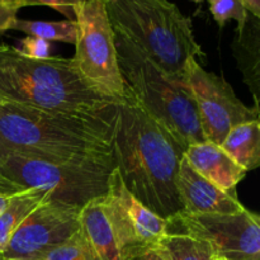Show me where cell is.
Instances as JSON below:
<instances>
[{
    "label": "cell",
    "mask_w": 260,
    "mask_h": 260,
    "mask_svg": "<svg viewBox=\"0 0 260 260\" xmlns=\"http://www.w3.org/2000/svg\"><path fill=\"white\" fill-rule=\"evenodd\" d=\"M118 104L95 112H53L0 101V154L114 165Z\"/></svg>",
    "instance_id": "1"
},
{
    "label": "cell",
    "mask_w": 260,
    "mask_h": 260,
    "mask_svg": "<svg viewBox=\"0 0 260 260\" xmlns=\"http://www.w3.org/2000/svg\"><path fill=\"white\" fill-rule=\"evenodd\" d=\"M184 149L124 86L118 103L114 167L126 189L165 221L182 213L177 175Z\"/></svg>",
    "instance_id": "2"
},
{
    "label": "cell",
    "mask_w": 260,
    "mask_h": 260,
    "mask_svg": "<svg viewBox=\"0 0 260 260\" xmlns=\"http://www.w3.org/2000/svg\"><path fill=\"white\" fill-rule=\"evenodd\" d=\"M0 101L53 112H95L118 104L79 74L73 58H32L0 45Z\"/></svg>",
    "instance_id": "3"
},
{
    "label": "cell",
    "mask_w": 260,
    "mask_h": 260,
    "mask_svg": "<svg viewBox=\"0 0 260 260\" xmlns=\"http://www.w3.org/2000/svg\"><path fill=\"white\" fill-rule=\"evenodd\" d=\"M107 15L117 30L165 73L184 81L190 60L203 57L192 20L168 0H106Z\"/></svg>",
    "instance_id": "4"
},
{
    "label": "cell",
    "mask_w": 260,
    "mask_h": 260,
    "mask_svg": "<svg viewBox=\"0 0 260 260\" xmlns=\"http://www.w3.org/2000/svg\"><path fill=\"white\" fill-rule=\"evenodd\" d=\"M113 33L124 86L145 111L184 150L205 142L197 107L184 81L165 73L123 35L117 30Z\"/></svg>",
    "instance_id": "5"
},
{
    "label": "cell",
    "mask_w": 260,
    "mask_h": 260,
    "mask_svg": "<svg viewBox=\"0 0 260 260\" xmlns=\"http://www.w3.org/2000/svg\"><path fill=\"white\" fill-rule=\"evenodd\" d=\"M114 165L76 164L32 155L0 154V173L23 189L45 193L50 202L83 207L108 192Z\"/></svg>",
    "instance_id": "6"
},
{
    "label": "cell",
    "mask_w": 260,
    "mask_h": 260,
    "mask_svg": "<svg viewBox=\"0 0 260 260\" xmlns=\"http://www.w3.org/2000/svg\"><path fill=\"white\" fill-rule=\"evenodd\" d=\"M74 10L78 30L73 61L79 74L99 93L121 102L124 83L104 2L81 0Z\"/></svg>",
    "instance_id": "7"
},
{
    "label": "cell",
    "mask_w": 260,
    "mask_h": 260,
    "mask_svg": "<svg viewBox=\"0 0 260 260\" xmlns=\"http://www.w3.org/2000/svg\"><path fill=\"white\" fill-rule=\"evenodd\" d=\"M184 83L194 99L206 141L221 146L231 128L259 119L258 107L244 104L222 76L205 70L198 60L189 61Z\"/></svg>",
    "instance_id": "8"
},
{
    "label": "cell",
    "mask_w": 260,
    "mask_h": 260,
    "mask_svg": "<svg viewBox=\"0 0 260 260\" xmlns=\"http://www.w3.org/2000/svg\"><path fill=\"white\" fill-rule=\"evenodd\" d=\"M167 233H183L205 240L215 256L226 260H260V217L244 210L240 213L190 215L182 212L167 221Z\"/></svg>",
    "instance_id": "9"
},
{
    "label": "cell",
    "mask_w": 260,
    "mask_h": 260,
    "mask_svg": "<svg viewBox=\"0 0 260 260\" xmlns=\"http://www.w3.org/2000/svg\"><path fill=\"white\" fill-rule=\"evenodd\" d=\"M103 206L122 260H129L152 250L167 234V221L145 207L126 189L116 168L111 173Z\"/></svg>",
    "instance_id": "10"
},
{
    "label": "cell",
    "mask_w": 260,
    "mask_h": 260,
    "mask_svg": "<svg viewBox=\"0 0 260 260\" xmlns=\"http://www.w3.org/2000/svg\"><path fill=\"white\" fill-rule=\"evenodd\" d=\"M80 210L76 206L46 201L15 230L0 256L3 260L40 259L75 236Z\"/></svg>",
    "instance_id": "11"
},
{
    "label": "cell",
    "mask_w": 260,
    "mask_h": 260,
    "mask_svg": "<svg viewBox=\"0 0 260 260\" xmlns=\"http://www.w3.org/2000/svg\"><path fill=\"white\" fill-rule=\"evenodd\" d=\"M177 190L184 210L183 212L190 215H233L245 210L238 196L225 192L198 174L184 156L178 170Z\"/></svg>",
    "instance_id": "12"
},
{
    "label": "cell",
    "mask_w": 260,
    "mask_h": 260,
    "mask_svg": "<svg viewBox=\"0 0 260 260\" xmlns=\"http://www.w3.org/2000/svg\"><path fill=\"white\" fill-rule=\"evenodd\" d=\"M76 239L88 260H122L113 229L103 206V197L91 200L79 213Z\"/></svg>",
    "instance_id": "13"
},
{
    "label": "cell",
    "mask_w": 260,
    "mask_h": 260,
    "mask_svg": "<svg viewBox=\"0 0 260 260\" xmlns=\"http://www.w3.org/2000/svg\"><path fill=\"white\" fill-rule=\"evenodd\" d=\"M184 157L198 174L230 194H236V187L248 173L220 145L211 141L189 145L184 150Z\"/></svg>",
    "instance_id": "14"
},
{
    "label": "cell",
    "mask_w": 260,
    "mask_h": 260,
    "mask_svg": "<svg viewBox=\"0 0 260 260\" xmlns=\"http://www.w3.org/2000/svg\"><path fill=\"white\" fill-rule=\"evenodd\" d=\"M233 53L245 84L254 96V106L259 108L260 93V23L259 18L249 14L245 25L236 29Z\"/></svg>",
    "instance_id": "15"
},
{
    "label": "cell",
    "mask_w": 260,
    "mask_h": 260,
    "mask_svg": "<svg viewBox=\"0 0 260 260\" xmlns=\"http://www.w3.org/2000/svg\"><path fill=\"white\" fill-rule=\"evenodd\" d=\"M223 151L246 172L260 165V122H245L229 131L221 144Z\"/></svg>",
    "instance_id": "16"
},
{
    "label": "cell",
    "mask_w": 260,
    "mask_h": 260,
    "mask_svg": "<svg viewBox=\"0 0 260 260\" xmlns=\"http://www.w3.org/2000/svg\"><path fill=\"white\" fill-rule=\"evenodd\" d=\"M46 201H48L47 196L36 189H24L10 200L0 215V255L23 221Z\"/></svg>",
    "instance_id": "17"
},
{
    "label": "cell",
    "mask_w": 260,
    "mask_h": 260,
    "mask_svg": "<svg viewBox=\"0 0 260 260\" xmlns=\"http://www.w3.org/2000/svg\"><path fill=\"white\" fill-rule=\"evenodd\" d=\"M164 260H213L215 253L205 240L183 233H167L155 246Z\"/></svg>",
    "instance_id": "18"
},
{
    "label": "cell",
    "mask_w": 260,
    "mask_h": 260,
    "mask_svg": "<svg viewBox=\"0 0 260 260\" xmlns=\"http://www.w3.org/2000/svg\"><path fill=\"white\" fill-rule=\"evenodd\" d=\"M12 29L19 30L27 36L41 38L45 41H58L74 45L76 40L75 20H60V22H43V20H27L17 18Z\"/></svg>",
    "instance_id": "19"
},
{
    "label": "cell",
    "mask_w": 260,
    "mask_h": 260,
    "mask_svg": "<svg viewBox=\"0 0 260 260\" xmlns=\"http://www.w3.org/2000/svg\"><path fill=\"white\" fill-rule=\"evenodd\" d=\"M208 2H210V10L213 15V19L217 22L220 28H222L230 19L238 22L236 29H241L245 25L250 13L246 10L241 0H208Z\"/></svg>",
    "instance_id": "20"
},
{
    "label": "cell",
    "mask_w": 260,
    "mask_h": 260,
    "mask_svg": "<svg viewBox=\"0 0 260 260\" xmlns=\"http://www.w3.org/2000/svg\"><path fill=\"white\" fill-rule=\"evenodd\" d=\"M37 260H88V258L79 245L75 234L73 239L66 241L62 245L52 249Z\"/></svg>",
    "instance_id": "21"
},
{
    "label": "cell",
    "mask_w": 260,
    "mask_h": 260,
    "mask_svg": "<svg viewBox=\"0 0 260 260\" xmlns=\"http://www.w3.org/2000/svg\"><path fill=\"white\" fill-rule=\"evenodd\" d=\"M35 5L30 0H0V33L12 29L20 8Z\"/></svg>",
    "instance_id": "22"
},
{
    "label": "cell",
    "mask_w": 260,
    "mask_h": 260,
    "mask_svg": "<svg viewBox=\"0 0 260 260\" xmlns=\"http://www.w3.org/2000/svg\"><path fill=\"white\" fill-rule=\"evenodd\" d=\"M18 50L28 57L47 58L51 56V43L41 38L27 36L20 40V47Z\"/></svg>",
    "instance_id": "23"
},
{
    "label": "cell",
    "mask_w": 260,
    "mask_h": 260,
    "mask_svg": "<svg viewBox=\"0 0 260 260\" xmlns=\"http://www.w3.org/2000/svg\"><path fill=\"white\" fill-rule=\"evenodd\" d=\"M30 2L35 5H47L65 15L66 19L75 20V10L74 9L79 3L76 0H30Z\"/></svg>",
    "instance_id": "24"
},
{
    "label": "cell",
    "mask_w": 260,
    "mask_h": 260,
    "mask_svg": "<svg viewBox=\"0 0 260 260\" xmlns=\"http://www.w3.org/2000/svg\"><path fill=\"white\" fill-rule=\"evenodd\" d=\"M24 190L23 188H20L19 185L15 184L14 182H12L10 179H8L7 177L0 173V194H5V196H13L17 194V193L22 192Z\"/></svg>",
    "instance_id": "25"
},
{
    "label": "cell",
    "mask_w": 260,
    "mask_h": 260,
    "mask_svg": "<svg viewBox=\"0 0 260 260\" xmlns=\"http://www.w3.org/2000/svg\"><path fill=\"white\" fill-rule=\"evenodd\" d=\"M241 2L251 15L260 18V0H241Z\"/></svg>",
    "instance_id": "26"
},
{
    "label": "cell",
    "mask_w": 260,
    "mask_h": 260,
    "mask_svg": "<svg viewBox=\"0 0 260 260\" xmlns=\"http://www.w3.org/2000/svg\"><path fill=\"white\" fill-rule=\"evenodd\" d=\"M129 260H164V259H162V256L160 255L155 249H152V250H147L145 251V253L139 254V255L134 256V258Z\"/></svg>",
    "instance_id": "27"
},
{
    "label": "cell",
    "mask_w": 260,
    "mask_h": 260,
    "mask_svg": "<svg viewBox=\"0 0 260 260\" xmlns=\"http://www.w3.org/2000/svg\"><path fill=\"white\" fill-rule=\"evenodd\" d=\"M20 193V192H19ZM18 194V193H17ZM15 194L13 196H5V194H0V215H2L3 212H4V210L7 208V206L9 205L10 200H12L13 197H14Z\"/></svg>",
    "instance_id": "28"
},
{
    "label": "cell",
    "mask_w": 260,
    "mask_h": 260,
    "mask_svg": "<svg viewBox=\"0 0 260 260\" xmlns=\"http://www.w3.org/2000/svg\"><path fill=\"white\" fill-rule=\"evenodd\" d=\"M213 260H226V259H223V258H218V256H215V259Z\"/></svg>",
    "instance_id": "29"
},
{
    "label": "cell",
    "mask_w": 260,
    "mask_h": 260,
    "mask_svg": "<svg viewBox=\"0 0 260 260\" xmlns=\"http://www.w3.org/2000/svg\"><path fill=\"white\" fill-rule=\"evenodd\" d=\"M193 2H194V3H198V4H200V3H202L203 0H193Z\"/></svg>",
    "instance_id": "30"
},
{
    "label": "cell",
    "mask_w": 260,
    "mask_h": 260,
    "mask_svg": "<svg viewBox=\"0 0 260 260\" xmlns=\"http://www.w3.org/2000/svg\"><path fill=\"white\" fill-rule=\"evenodd\" d=\"M76 2H81V0H76Z\"/></svg>",
    "instance_id": "31"
},
{
    "label": "cell",
    "mask_w": 260,
    "mask_h": 260,
    "mask_svg": "<svg viewBox=\"0 0 260 260\" xmlns=\"http://www.w3.org/2000/svg\"><path fill=\"white\" fill-rule=\"evenodd\" d=\"M0 260H3V259H2V256H0Z\"/></svg>",
    "instance_id": "32"
},
{
    "label": "cell",
    "mask_w": 260,
    "mask_h": 260,
    "mask_svg": "<svg viewBox=\"0 0 260 260\" xmlns=\"http://www.w3.org/2000/svg\"><path fill=\"white\" fill-rule=\"evenodd\" d=\"M103 2H106V0H103Z\"/></svg>",
    "instance_id": "33"
},
{
    "label": "cell",
    "mask_w": 260,
    "mask_h": 260,
    "mask_svg": "<svg viewBox=\"0 0 260 260\" xmlns=\"http://www.w3.org/2000/svg\"><path fill=\"white\" fill-rule=\"evenodd\" d=\"M2 259H3V258H2Z\"/></svg>",
    "instance_id": "34"
}]
</instances>
